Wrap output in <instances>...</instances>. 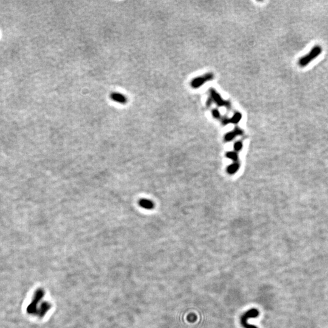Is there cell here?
I'll list each match as a JSON object with an SVG mask.
<instances>
[{"mask_svg":"<svg viewBox=\"0 0 328 328\" xmlns=\"http://www.w3.org/2000/svg\"><path fill=\"white\" fill-rule=\"evenodd\" d=\"M111 98L114 101H115L120 104H125L126 102V98L120 93H112L111 94Z\"/></svg>","mask_w":328,"mask_h":328,"instance_id":"6","label":"cell"},{"mask_svg":"<svg viewBox=\"0 0 328 328\" xmlns=\"http://www.w3.org/2000/svg\"><path fill=\"white\" fill-rule=\"evenodd\" d=\"M213 116H214L215 117H216V118H218L219 117V115H219V112L217 110H214V111H213Z\"/></svg>","mask_w":328,"mask_h":328,"instance_id":"12","label":"cell"},{"mask_svg":"<svg viewBox=\"0 0 328 328\" xmlns=\"http://www.w3.org/2000/svg\"><path fill=\"white\" fill-rule=\"evenodd\" d=\"M139 205L146 210H151L154 208V203L147 199H141L139 202Z\"/></svg>","mask_w":328,"mask_h":328,"instance_id":"5","label":"cell"},{"mask_svg":"<svg viewBox=\"0 0 328 328\" xmlns=\"http://www.w3.org/2000/svg\"><path fill=\"white\" fill-rule=\"evenodd\" d=\"M210 92H211V96L212 97L213 99L215 101V102L219 106H225V107H227L228 108L230 107V104L228 102H227L224 101L219 96L218 93L215 92V90L211 89L210 90Z\"/></svg>","mask_w":328,"mask_h":328,"instance_id":"4","label":"cell"},{"mask_svg":"<svg viewBox=\"0 0 328 328\" xmlns=\"http://www.w3.org/2000/svg\"><path fill=\"white\" fill-rule=\"evenodd\" d=\"M241 119V114L239 112H237L236 114H235L233 117L230 119V120H228V119H225L223 120V123L224 124H227L228 123H238Z\"/></svg>","mask_w":328,"mask_h":328,"instance_id":"8","label":"cell"},{"mask_svg":"<svg viewBox=\"0 0 328 328\" xmlns=\"http://www.w3.org/2000/svg\"><path fill=\"white\" fill-rule=\"evenodd\" d=\"M239 165L237 163H235V164H233L230 165H229L227 168V172L229 173V174H234L239 169Z\"/></svg>","mask_w":328,"mask_h":328,"instance_id":"9","label":"cell"},{"mask_svg":"<svg viewBox=\"0 0 328 328\" xmlns=\"http://www.w3.org/2000/svg\"><path fill=\"white\" fill-rule=\"evenodd\" d=\"M226 156L234 161H236L238 160V154L235 152H228L227 153Z\"/></svg>","mask_w":328,"mask_h":328,"instance_id":"10","label":"cell"},{"mask_svg":"<svg viewBox=\"0 0 328 328\" xmlns=\"http://www.w3.org/2000/svg\"><path fill=\"white\" fill-rule=\"evenodd\" d=\"M243 133L242 131L239 129V128H236L234 131H233L232 132H230L228 133H227L225 136V140L227 141H232V139H233V138L237 136V135H240Z\"/></svg>","mask_w":328,"mask_h":328,"instance_id":"7","label":"cell"},{"mask_svg":"<svg viewBox=\"0 0 328 328\" xmlns=\"http://www.w3.org/2000/svg\"><path fill=\"white\" fill-rule=\"evenodd\" d=\"M243 147V144L241 142H237L235 144V145H234V149L236 151H239V150L241 149Z\"/></svg>","mask_w":328,"mask_h":328,"instance_id":"11","label":"cell"},{"mask_svg":"<svg viewBox=\"0 0 328 328\" xmlns=\"http://www.w3.org/2000/svg\"><path fill=\"white\" fill-rule=\"evenodd\" d=\"M213 77V75L212 73L207 74L202 77H199L198 78H194L191 81V86H193L194 88H198L202 85L205 82L211 80Z\"/></svg>","mask_w":328,"mask_h":328,"instance_id":"3","label":"cell"},{"mask_svg":"<svg viewBox=\"0 0 328 328\" xmlns=\"http://www.w3.org/2000/svg\"><path fill=\"white\" fill-rule=\"evenodd\" d=\"M322 52V48L320 46H314L311 51L306 55L301 57L298 61V65L301 67H305L312 60L316 58Z\"/></svg>","mask_w":328,"mask_h":328,"instance_id":"1","label":"cell"},{"mask_svg":"<svg viewBox=\"0 0 328 328\" xmlns=\"http://www.w3.org/2000/svg\"><path fill=\"white\" fill-rule=\"evenodd\" d=\"M259 312L256 309H251L245 312L240 319L241 323L243 327L244 328H258L255 325H250L247 323V320L249 319H253L258 317Z\"/></svg>","mask_w":328,"mask_h":328,"instance_id":"2","label":"cell"}]
</instances>
